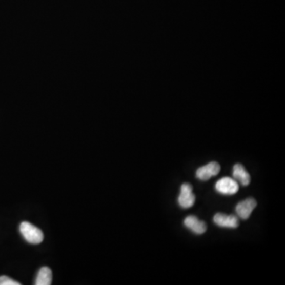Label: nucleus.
<instances>
[{
    "label": "nucleus",
    "instance_id": "obj_3",
    "mask_svg": "<svg viewBox=\"0 0 285 285\" xmlns=\"http://www.w3.org/2000/svg\"><path fill=\"white\" fill-rule=\"evenodd\" d=\"M195 203V196L193 187L189 183H184L181 186V193L178 197V203L182 209L191 208Z\"/></svg>",
    "mask_w": 285,
    "mask_h": 285
},
{
    "label": "nucleus",
    "instance_id": "obj_6",
    "mask_svg": "<svg viewBox=\"0 0 285 285\" xmlns=\"http://www.w3.org/2000/svg\"><path fill=\"white\" fill-rule=\"evenodd\" d=\"M213 221L217 226L222 228H237L239 225V221L236 216L233 215L228 216L219 212L214 216Z\"/></svg>",
    "mask_w": 285,
    "mask_h": 285
},
{
    "label": "nucleus",
    "instance_id": "obj_1",
    "mask_svg": "<svg viewBox=\"0 0 285 285\" xmlns=\"http://www.w3.org/2000/svg\"><path fill=\"white\" fill-rule=\"evenodd\" d=\"M20 232L27 242L31 244H40L44 239L42 231L29 222H23L20 225Z\"/></svg>",
    "mask_w": 285,
    "mask_h": 285
},
{
    "label": "nucleus",
    "instance_id": "obj_10",
    "mask_svg": "<svg viewBox=\"0 0 285 285\" xmlns=\"http://www.w3.org/2000/svg\"><path fill=\"white\" fill-rule=\"evenodd\" d=\"M19 282L15 281L13 279L7 277V276H2L0 277V285H20Z\"/></svg>",
    "mask_w": 285,
    "mask_h": 285
},
{
    "label": "nucleus",
    "instance_id": "obj_4",
    "mask_svg": "<svg viewBox=\"0 0 285 285\" xmlns=\"http://www.w3.org/2000/svg\"><path fill=\"white\" fill-rule=\"evenodd\" d=\"M219 171H220V165L216 162H211L207 165L197 169L196 176L201 181H207L213 176L217 175Z\"/></svg>",
    "mask_w": 285,
    "mask_h": 285
},
{
    "label": "nucleus",
    "instance_id": "obj_2",
    "mask_svg": "<svg viewBox=\"0 0 285 285\" xmlns=\"http://www.w3.org/2000/svg\"><path fill=\"white\" fill-rule=\"evenodd\" d=\"M216 190L221 194L233 195L238 191L239 186L237 181L231 177H223L216 183Z\"/></svg>",
    "mask_w": 285,
    "mask_h": 285
},
{
    "label": "nucleus",
    "instance_id": "obj_7",
    "mask_svg": "<svg viewBox=\"0 0 285 285\" xmlns=\"http://www.w3.org/2000/svg\"><path fill=\"white\" fill-rule=\"evenodd\" d=\"M184 225L186 228L191 230L193 233L201 235L207 230V225L203 221L199 220L196 216H190L185 219Z\"/></svg>",
    "mask_w": 285,
    "mask_h": 285
},
{
    "label": "nucleus",
    "instance_id": "obj_8",
    "mask_svg": "<svg viewBox=\"0 0 285 285\" xmlns=\"http://www.w3.org/2000/svg\"><path fill=\"white\" fill-rule=\"evenodd\" d=\"M233 177L242 186H247L251 183V176L242 164H237L234 166Z\"/></svg>",
    "mask_w": 285,
    "mask_h": 285
},
{
    "label": "nucleus",
    "instance_id": "obj_9",
    "mask_svg": "<svg viewBox=\"0 0 285 285\" xmlns=\"http://www.w3.org/2000/svg\"><path fill=\"white\" fill-rule=\"evenodd\" d=\"M52 281V270L49 267H42L37 273L36 285H50Z\"/></svg>",
    "mask_w": 285,
    "mask_h": 285
},
{
    "label": "nucleus",
    "instance_id": "obj_5",
    "mask_svg": "<svg viewBox=\"0 0 285 285\" xmlns=\"http://www.w3.org/2000/svg\"><path fill=\"white\" fill-rule=\"evenodd\" d=\"M256 206H257V201L254 198H247L237 205L235 211L237 215L241 219H247L251 216Z\"/></svg>",
    "mask_w": 285,
    "mask_h": 285
}]
</instances>
